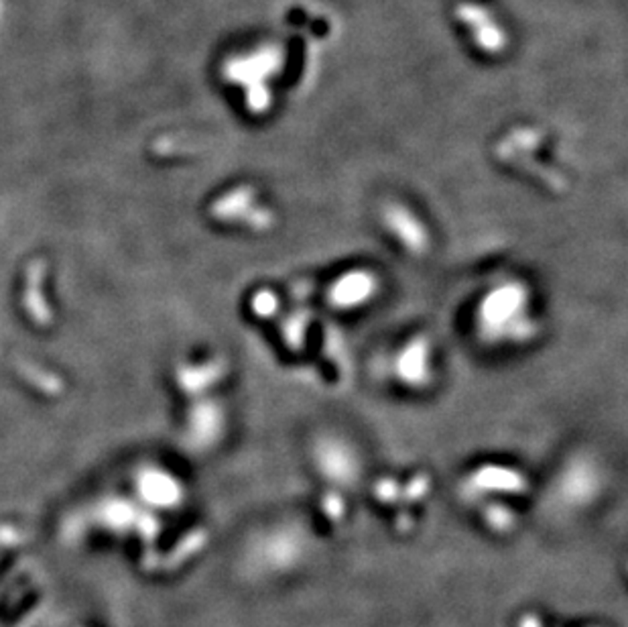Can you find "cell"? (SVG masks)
Instances as JSON below:
<instances>
[{"mask_svg": "<svg viewBox=\"0 0 628 627\" xmlns=\"http://www.w3.org/2000/svg\"><path fill=\"white\" fill-rule=\"evenodd\" d=\"M537 309L523 279H498L480 295L472 324L480 341L494 347H519L537 334Z\"/></svg>", "mask_w": 628, "mask_h": 627, "instance_id": "obj_1", "label": "cell"}, {"mask_svg": "<svg viewBox=\"0 0 628 627\" xmlns=\"http://www.w3.org/2000/svg\"><path fill=\"white\" fill-rule=\"evenodd\" d=\"M281 66V52L277 47H263L257 53L235 58L226 66V74L232 80L246 84V90L265 86L263 80Z\"/></svg>", "mask_w": 628, "mask_h": 627, "instance_id": "obj_6", "label": "cell"}, {"mask_svg": "<svg viewBox=\"0 0 628 627\" xmlns=\"http://www.w3.org/2000/svg\"><path fill=\"white\" fill-rule=\"evenodd\" d=\"M314 444V462L328 478L350 481L360 469V454L354 442L344 434L326 432L317 434Z\"/></svg>", "mask_w": 628, "mask_h": 627, "instance_id": "obj_3", "label": "cell"}, {"mask_svg": "<svg viewBox=\"0 0 628 627\" xmlns=\"http://www.w3.org/2000/svg\"><path fill=\"white\" fill-rule=\"evenodd\" d=\"M457 19L464 25H468L474 33L476 45L486 53H500L506 45V35L500 27L494 25V20L489 17L484 9H478L474 4H462L456 11Z\"/></svg>", "mask_w": 628, "mask_h": 627, "instance_id": "obj_7", "label": "cell"}, {"mask_svg": "<svg viewBox=\"0 0 628 627\" xmlns=\"http://www.w3.org/2000/svg\"><path fill=\"white\" fill-rule=\"evenodd\" d=\"M378 279L370 269H350L331 279L326 292V301L338 312H354L377 298Z\"/></svg>", "mask_w": 628, "mask_h": 627, "instance_id": "obj_4", "label": "cell"}, {"mask_svg": "<svg viewBox=\"0 0 628 627\" xmlns=\"http://www.w3.org/2000/svg\"><path fill=\"white\" fill-rule=\"evenodd\" d=\"M433 363V347L429 344L427 338H409L403 344H399V349L394 350L391 358L394 383L411 391L425 390V387L432 385L435 377Z\"/></svg>", "mask_w": 628, "mask_h": 627, "instance_id": "obj_2", "label": "cell"}, {"mask_svg": "<svg viewBox=\"0 0 628 627\" xmlns=\"http://www.w3.org/2000/svg\"><path fill=\"white\" fill-rule=\"evenodd\" d=\"M380 221H383V229L386 235L394 238L407 253L411 255H421L427 251L429 246V232L425 224L421 222V218L413 213L411 208H407L405 204H389L380 213Z\"/></svg>", "mask_w": 628, "mask_h": 627, "instance_id": "obj_5", "label": "cell"}]
</instances>
